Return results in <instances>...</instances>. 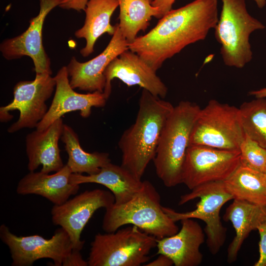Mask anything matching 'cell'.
Here are the masks:
<instances>
[{"mask_svg":"<svg viewBox=\"0 0 266 266\" xmlns=\"http://www.w3.org/2000/svg\"><path fill=\"white\" fill-rule=\"evenodd\" d=\"M223 219L232 223L235 232L227 250V261L232 263L236 261L243 242L251 232L257 230L266 220V206L233 199L227 208Z\"/></svg>","mask_w":266,"mask_h":266,"instance_id":"cell-21","label":"cell"},{"mask_svg":"<svg viewBox=\"0 0 266 266\" xmlns=\"http://www.w3.org/2000/svg\"><path fill=\"white\" fill-rule=\"evenodd\" d=\"M233 199L266 206V174L240 165L224 181Z\"/></svg>","mask_w":266,"mask_h":266,"instance_id":"cell-23","label":"cell"},{"mask_svg":"<svg viewBox=\"0 0 266 266\" xmlns=\"http://www.w3.org/2000/svg\"><path fill=\"white\" fill-rule=\"evenodd\" d=\"M135 120L126 130L118 142L122 152L121 166L141 180L153 160L166 120L174 106L143 89Z\"/></svg>","mask_w":266,"mask_h":266,"instance_id":"cell-2","label":"cell"},{"mask_svg":"<svg viewBox=\"0 0 266 266\" xmlns=\"http://www.w3.org/2000/svg\"><path fill=\"white\" fill-rule=\"evenodd\" d=\"M155 260L147 263L146 266H171L174 265L172 260L167 256L160 254Z\"/></svg>","mask_w":266,"mask_h":266,"instance_id":"cell-32","label":"cell"},{"mask_svg":"<svg viewBox=\"0 0 266 266\" xmlns=\"http://www.w3.org/2000/svg\"><path fill=\"white\" fill-rule=\"evenodd\" d=\"M104 75L103 93L107 100L111 93V81L117 78L128 87L139 86L154 96L166 97L167 88L155 71L138 55L130 49L122 52L108 65Z\"/></svg>","mask_w":266,"mask_h":266,"instance_id":"cell-14","label":"cell"},{"mask_svg":"<svg viewBox=\"0 0 266 266\" xmlns=\"http://www.w3.org/2000/svg\"><path fill=\"white\" fill-rule=\"evenodd\" d=\"M239 151L241 165L266 173V148L245 135Z\"/></svg>","mask_w":266,"mask_h":266,"instance_id":"cell-27","label":"cell"},{"mask_svg":"<svg viewBox=\"0 0 266 266\" xmlns=\"http://www.w3.org/2000/svg\"></svg>","mask_w":266,"mask_h":266,"instance_id":"cell-35","label":"cell"},{"mask_svg":"<svg viewBox=\"0 0 266 266\" xmlns=\"http://www.w3.org/2000/svg\"><path fill=\"white\" fill-rule=\"evenodd\" d=\"M80 250L73 249L63 262V266H88L87 261L83 259Z\"/></svg>","mask_w":266,"mask_h":266,"instance_id":"cell-29","label":"cell"},{"mask_svg":"<svg viewBox=\"0 0 266 266\" xmlns=\"http://www.w3.org/2000/svg\"><path fill=\"white\" fill-rule=\"evenodd\" d=\"M70 182L73 184L97 183L106 187L113 194L116 204L130 200L141 189L143 181L136 178L121 165L111 162L103 166L97 173L84 175L71 173Z\"/></svg>","mask_w":266,"mask_h":266,"instance_id":"cell-20","label":"cell"},{"mask_svg":"<svg viewBox=\"0 0 266 266\" xmlns=\"http://www.w3.org/2000/svg\"><path fill=\"white\" fill-rule=\"evenodd\" d=\"M200 109L196 103L181 101L166 120L153 161L158 177L167 187L182 183L191 133Z\"/></svg>","mask_w":266,"mask_h":266,"instance_id":"cell-3","label":"cell"},{"mask_svg":"<svg viewBox=\"0 0 266 266\" xmlns=\"http://www.w3.org/2000/svg\"><path fill=\"white\" fill-rule=\"evenodd\" d=\"M258 7L260 8H263L266 4V0H254Z\"/></svg>","mask_w":266,"mask_h":266,"instance_id":"cell-34","label":"cell"},{"mask_svg":"<svg viewBox=\"0 0 266 266\" xmlns=\"http://www.w3.org/2000/svg\"><path fill=\"white\" fill-rule=\"evenodd\" d=\"M222 8L214 28L220 44V54L225 65L243 67L253 58L249 38L265 26L248 12L245 0H221Z\"/></svg>","mask_w":266,"mask_h":266,"instance_id":"cell-5","label":"cell"},{"mask_svg":"<svg viewBox=\"0 0 266 266\" xmlns=\"http://www.w3.org/2000/svg\"><path fill=\"white\" fill-rule=\"evenodd\" d=\"M218 0H195L172 9L128 45L155 71L188 45L203 40L218 21Z\"/></svg>","mask_w":266,"mask_h":266,"instance_id":"cell-1","label":"cell"},{"mask_svg":"<svg viewBox=\"0 0 266 266\" xmlns=\"http://www.w3.org/2000/svg\"><path fill=\"white\" fill-rule=\"evenodd\" d=\"M240 165L239 150L190 145L183 166L182 183L192 190L205 183L224 181Z\"/></svg>","mask_w":266,"mask_h":266,"instance_id":"cell-10","label":"cell"},{"mask_svg":"<svg viewBox=\"0 0 266 266\" xmlns=\"http://www.w3.org/2000/svg\"><path fill=\"white\" fill-rule=\"evenodd\" d=\"M61 138L65 144V148L68 155L66 165L72 173L94 174L111 162L108 153L85 151L80 144L77 134L66 124L64 125Z\"/></svg>","mask_w":266,"mask_h":266,"instance_id":"cell-25","label":"cell"},{"mask_svg":"<svg viewBox=\"0 0 266 266\" xmlns=\"http://www.w3.org/2000/svg\"><path fill=\"white\" fill-rule=\"evenodd\" d=\"M200 198L196 208L191 211L178 212L169 207L163 206L164 212L174 222L184 219H198L206 225L204 231L206 244L210 252L215 255L224 245L227 229L223 226L220 212L222 206L233 200L226 189L224 181H215L199 186L189 193L180 197L178 205H183L196 198Z\"/></svg>","mask_w":266,"mask_h":266,"instance_id":"cell-7","label":"cell"},{"mask_svg":"<svg viewBox=\"0 0 266 266\" xmlns=\"http://www.w3.org/2000/svg\"><path fill=\"white\" fill-rule=\"evenodd\" d=\"M135 226L144 232L161 239L176 233L178 227L164 212L161 197L152 184L143 181L140 190L129 201L114 203L105 209L102 228L114 232L123 226Z\"/></svg>","mask_w":266,"mask_h":266,"instance_id":"cell-4","label":"cell"},{"mask_svg":"<svg viewBox=\"0 0 266 266\" xmlns=\"http://www.w3.org/2000/svg\"><path fill=\"white\" fill-rule=\"evenodd\" d=\"M56 87V81L51 74H36L34 80L21 81L13 88V99L6 105L0 107V122L12 118L10 111H19L18 120L7 129L14 133L24 128H36L45 116L48 109L46 101L51 97Z\"/></svg>","mask_w":266,"mask_h":266,"instance_id":"cell-9","label":"cell"},{"mask_svg":"<svg viewBox=\"0 0 266 266\" xmlns=\"http://www.w3.org/2000/svg\"><path fill=\"white\" fill-rule=\"evenodd\" d=\"M0 237L9 248L13 266H31L37 260L48 258L54 266H61L73 249L67 233L57 229L50 239L39 235L17 236L4 224L0 226Z\"/></svg>","mask_w":266,"mask_h":266,"instance_id":"cell-11","label":"cell"},{"mask_svg":"<svg viewBox=\"0 0 266 266\" xmlns=\"http://www.w3.org/2000/svg\"><path fill=\"white\" fill-rule=\"evenodd\" d=\"M71 173L66 164L52 174L41 171H30L18 182L16 192L21 195H39L54 205L62 204L71 196L76 194L80 188L79 185L70 182Z\"/></svg>","mask_w":266,"mask_h":266,"instance_id":"cell-19","label":"cell"},{"mask_svg":"<svg viewBox=\"0 0 266 266\" xmlns=\"http://www.w3.org/2000/svg\"><path fill=\"white\" fill-rule=\"evenodd\" d=\"M60 118L46 129L35 130L26 137V151L28 159V169L34 171L42 166L41 171L46 173L56 172L64 166L59 147L64 128Z\"/></svg>","mask_w":266,"mask_h":266,"instance_id":"cell-17","label":"cell"},{"mask_svg":"<svg viewBox=\"0 0 266 266\" xmlns=\"http://www.w3.org/2000/svg\"><path fill=\"white\" fill-rule=\"evenodd\" d=\"M180 221L181 228L176 233L157 239V254L170 258L175 266H199L203 258L200 250L204 241L203 230L193 219Z\"/></svg>","mask_w":266,"mask_h":266,"instance_id":"cell-18","label":"cell"},{"mask_svg":"<svg viewBox=\"0 0 266 266\" xmlns=\"http://www.w3.org/2000/svg\"><path fill=\"white\" fill-rule=\"evenodd\" d=\"M119 7L118 23L120 30L129 44L145 32L152 17L159 19L160 10L153 6V0H118Z\"/></svg>","mask_w":266,"mask_h":266,"instance_id":"cell-24","label":"cell"},{"mask_svg":"<svg viewBox=\"0 0 266 266\" xmlns=\"http://www.w3.org/2000/svg\"><path fill=\"white\" fill-rule=\"evenodd\" d=\"M176 0H153L152 5L157 7L160 10L159 19L168 13L172 9V6Z\"/></svg>","mask_w":266,"mask_h":266,"instance_id":"cell-30","label":"cell"},{"mask_svg":"<svg viewBox=\"0 0 266 266\" xmlns=\"http://www.w3.org/2000/svg\"><path fill=\"white\" fill-rule=\"evenodd\" d=\"M244 137L238 108L211 100L198 115L190 145L239 151Z\"/></svg>","mask_w":266,"mask_h":266,"instance_id":"cell-8","label":"cell"},{"mask_svg":"<svg viewBox=\"0 0 266 266\" xmlns=\"http://www.w3.org/2000/svg\"><path fill=\"white\" fill-rule=\"evenodd\" d=\"M66 0H39L38 14L30 21L27 30L18 36L4 40L0 46L3 57L8 60L24 56L32 59L36 74H52L50 60L42 44V31L44 20L51 10Z\"/></svg>","mask_w":266,"mask_h":266,"instance_id":"cell-13","label":"cell"},{"mask_svg":"<svg viewBox=\"0 0 266 266\" xmlns=\"http://www.w3.org/2000/svg\"><path fill=\"white\" fill-rule=\"evenodd\" d=\"M238 109L245 135L266 148V99L244 102Z\"/></svg>","mask_w":266,"mask_h":266,"instance_id":"cell-26","label":"cell"},{"mask_svg":"<svg viewBox=\"0 0 266 266\" xmlns=\"http://www.w3.org/2000/svg\"><path fill=\"white\" fill-rule=\"evenodd\" d=\"M116 30L104 50L93 59L84 63L72 57L66 66L69 83L73 89L103 93L106 79L104 72L108 65L122 52L129 49V43L120 30L118 23Z\"/></svg>","mask_w":266,"mask_h":266,"instance_id":"cell-15","label":"cell"},{"mask_svg":"<svg viewBox=\"0 0 266 266\" xmlns=\"http://www.w3.org/2000/svg\"><path fill=\"white\" fill-rule=\"evenodd\" d=\"M119 7L118 0H89L84 10L85 19L82 28L75 32L78 38H84L85 46L80 50L82 56L86 57L94 51L97 39L103 34L113 35L116 26L110 24V19Z\"/></svg>","mask_w":266,"mask_h":266,"instance_id":"cell-22","label":"cell"},{"mask_svg":"<svg viewBox=\"0 0 266 266\" xmlns=\"http://www.w3.org/2000/svg\"><path fill=\"white\" fill-rule=\"evenodd\" d=\"M89 0H66L60 5L61 8L66 9H74L78 11L84 10Z\"/></svg>","mask_w":266,"mask_h":266,"instance_id":"cell-31","label":"cell"},{"mask_svg":"<svg viewBox=\"0 0 266 266\" xmlns=\"http://www.w3.org/2000/svg\"><path fill=\"white\" fill-rule=\"evenodd\" d=\"M55 92L51 105L45 116L37 125L36 130H43L64 114L79 111L81 116L88 118L92 107L105 106L107 99L103 93L95 91L80 94L71 87L66 66L61 67L54 76Z\"/></svg>","mask_w":266,"mask_h":266,"instance_id":"cell-16","label":"cell"},{"mask_svg":"<svg viewBox=\"0 0 266 266\" xmlns=\"http://www.w3.org/2000/svg\"><path fill=\"white\" fill-rule=\"evenodd\" d=\"M260 234L259 258L254 266H266V220L257 228Z\"/></svg>","mask_w":266,"mask_h":266,"instance_id":"cell-28","label":"cell"},{"mask_svg":"<svg viewBox=\"0 0 266 266\" xmlns=\"http://www.w3.org/2000/svg\"><path fill=\"white\" fill-rule=\"evenodd\" d=\"M115 202L113 194L108 191L95 189L86 190L51 209L52 221L68 234L73 249L80 250L85 241L81 234L94 213L99 209H105Z\"/></svg>","mask_w":266,"mask_h":266,"instance_id":"cell-12","label":"cell"},{"mask_svg":"<svg viewBox=\"0 0 266 266\" xmlns=\"http://www.w3.org/2000/svg\"><path fill=\"white\" fill-rule=\"evenodd\" d=\"M157 239L132 225L97 233L91 243L89 266H139L150 260Z\"/></svg>","mask_w":266,"mask_h":266,"instance_id":"cell-6","label":"cell"},{"mask_svg":"<svg viewBox=\"0 0 266 266\" xmlns=\"http://www.w3.org/2000/svg\"><path fill=\"white\" fill-rule=\"evenodd\" d=\"M248 95L254 96L256 98H266V87L251 91L248 93Z\"/></svg>","mask_w":266,"mask_h":266,"instance_id":"cell-33","label":"cell"}]
</instances>
